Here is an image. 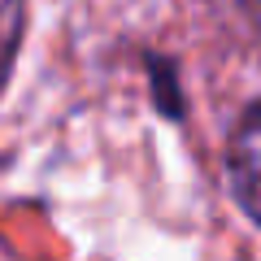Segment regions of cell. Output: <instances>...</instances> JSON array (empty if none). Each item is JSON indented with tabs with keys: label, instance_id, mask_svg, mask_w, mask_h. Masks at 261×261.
I'll use <instances>...</instances> for the list:
<instances>
[{
	"label": "cell",
	"instance_id": "cell-1",
	"mask_svg": "<svg viewBox=\"0 0 261 261\" xmlns=\"http://www.w3.org/2000/svg\"><path fill=\"white\" fill-rule=\"evenodd\" d=\"M226 174L240 196V205L248 209V218L261 226V100L240 118L226 148Z\"/></svg>",
	"mask_w": 261,
	"mask_h": 261
},
{
	"label": "cell",
	"instance_id": "cell-2",
	"mask_svg": "<svg viewBox=\"0 0 261 261\" xmlns=\"http://www.w3.org/2000/svg\"><path fill=\"white\" fill-rule=\"evenodd\" d=\"M22 31H27V0H0V87L9 83V70L18 61Z\"/></svg>",
	"mask_w": 261,
	"mask_h": 261
}]
</instances>
